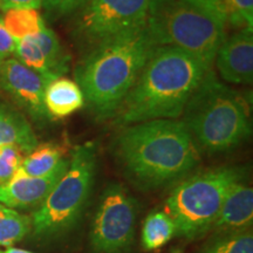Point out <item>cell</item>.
<instances>
[{"instance_id": "24", "label": "cell", "mask_w": 253, "mask_h": 253, "mask_svg": "<svg viewBox=\"0 0 253 253\" xmlns=\"http://www.w3.org/2000/svg\"><path fill=\"white\" fill-rule=\"evenodd\" d=\"M25 154L13 145L0 148V186H4L11 181L12 177L21 167Z\"/></svg>"}, {"instance_id": "9", "label": "cell", "mask_w": 253, "mask_h": 253, "mask_svg": "<svg viewBox=\"0 0 253 253\" xmlns=\"http://www.w3.org/2000/svg\"><path fill=\"white\" fill-rule=\"evenodd\" d=\"M136 204L120 184L103 191L90 230L95 253H121L130 248L135 236Z\"/></svg>"}, {"instance_id": "3", "label": "cell", "mask_w": 253, "mask_h": 253, "mask_svg": "<svg viewBox=\"0 0 253 253\" xmlns=\"http://www.w3.org/2000/svg\"><path fill=\"white\" fill-rule=\"evenodd\" d=\"M184 50L158 46L116 113L122 126L177 119L209 71Z\"/></svg>"}, {"instance_id": "17", "label": "cell", "mask_w": 253, "mask_h": 253, "mask_svg": "<svg viewBox=\"0 0 253 253\" xmlns=\"http://www.w3.org/2000/svg\"><path fill=\"white\" fill-rule=\"evenodd\" d=\"M176 236L175 224L164 211H153L145 218L142 227L141 242L147 251L162 248Z\"/></svg>"}, {"instance_id": "27", "label": "cell", "mask_w": 253, "mask_h": 253, "mask_svg": "<svg viewBox=\"0 0 253 253\" xmlns=\"http://www.w3.org/2000/svg\"><path fill=\"white\" fill-rule=\"evenodd\" d=\"M42 0H2L1 11H8L13 8H39Z\"/></svg>"}, {"instance_id": "5", "label": "cell", "mask_w": 253, "mask_h": 253, "mask_svg": "<svg viewBox=\"0 0 253 253\" xmlns=\"http://www.w3.org/2000/svg\"><path fill=\"white\" fill-rule=\"evenodd\" d=\"M183 123L195 143L210 154L225 153L251 136L248 103L212 69L190 97L183 110Z\"/></svg>"}, {"instance_id": "6", "label": "cell", "mask_w": 253, "mask_h": 253, "mask_svg": "<svg viewBox=\"0 0 253 253\" xmlns=\"http://www.w3.org/2000/svg\"><path fill=\"white\" fill-rule=\"evenodd\" d=\"M95 171V145H78L73 150L65 173L31 217L34 235L54 237L77 225L90 197Z\"/></svg>"}, {"instance_id": "16", "label": "cell", "mask_w": 253, "mask_h": 253, "mask_svg": "<svg viewBox=\"0 0 253 253\" xmlns=\"http://www.w3.org/2000/svg\"><path fill=\"white\" fill-rule=\"evenodd\" d=\"M65 161L63 149L59 144L42 143L37 145L21 163V169L31 177H45L55 171Z\"/></svg>"}, {"instance_id": "7", "label": "cell", "mask_w": 253, "mask_h": 253, "mask_svg": "<svg viewBox=\"0 0 253 253\" xmlns=\"http://www.w3.org/2000/svg\"><path fill=\"white\" fill-rule=\"evenodd\" d=\"M238 168L223 167L184 179L167 199L176 235L194 239L212 229L227 192L242 181Z\"/></svg>"}, {"instance_id": "15", "label": "cell", "mask_w": 253, "mask_h": 253, "mask_svg": "<svg viewBox=\"0 0 253 253\" xmlns=\"http://www.w3.org/2000/svg\"><path fill=\"white\" fill-rule=\"evenodd\" d=\"M13 145L25 155L38 145L33 129L26 119L5 104H0V147Z\"/></svg>"}, {"instance_id": "30", "label": "cell", "mask_w": 253, "mask_h": 253, "mask_svg": "<svg viewBox=\"0 0 253 253\" xmlns=\"http://www.w3.org/2000/svg\"><path fill=\"white\" fill-rule=\"evenodd\" d=\"M0 63H1V60H0Z\"/></svg>"}, {"instance_id": "12", "label": "cell", "mask_w": 253, "mask_h": 253, "mask_svg": "<svg viewBox=\"0 0 253 253\" xmlns=\"http://www.w3.org/2000/svg\"><path fill=\"white\" fill-rule=\"evenodd\" d=\"M216 66L221 78L236 84H250L253 80V31L239 30L226 38L218 50Z\"/></svg>"}, {"instance_id": "4", "label": "cell", "mask_w": 253, "mask_h": 253, "mask_svg": "<svg viewBox=\"0 0 253 253\" xmlns=\"http://www.w3.org/2000/svg\"><path fill=\"white\" fill-rule=\"evenodd\" d=\"M227 14L220 0H162L148 21L158 46H171L212 68L226 39Z\"/></svg>"}, {"instance_id": "1", "label": "cell", "mask_w": 253, "mask_h": 253, "mask_svg": "<svg viewBox=\"0 0 253 253\" xmlns=\"http://www.w3.org/2000/svg\"><path fill=\"white\" fill-rule=\"evenodd\" d=\"M115 148L126 175L144 189L178 181L199 161L191 134L184 123L173 119L126 126L116 138Z\"/></svg>"}, {"instance_id": "14", "label": "cell", "mask_w": 253, "mask_h": 253, "mask_svg": "<svg viewBox=\"0 0 253 253\" xmlns=\"http://www.w3.org/2000/svg\"><path fill=\"white\" fill-rule=\"evenodd\" d=\"M45 107L49 119H65L84 107V93L75 81L68 78L53 79L45 88Z\"/></svg>"}, {"instance_id": "11", "label": "cell", "mask_w": 253, "mask_h": 253, "mask_svg": "<svg viewBox=\"0 0 253 253\" xmlns=\"http://www.w3.org/2000/svg\"><path fill=\"white\" fill-rule=\"evenodd\" d=\"M68 163L65 158L54 172L45 177H31L19 168L11 181L0 186V204L11 209H38L65 173Z\"/></svg>"}, {"instance_id": "28", "label": "cell", "mask_w": 253, "mask_h": 253, "mask_svg": "<svg viewBox=\"0 0 253 253\" xmlns=\"http://www.w3.org/2000/svg\"><path fill=\"white\" fill-rule=\"evenodd\" d=\"M0 253H33L31 251H27V250H23V249H17V248H8L6 251H0Z\"/></svg>"}, {"instance_id": "13", "label": "cell", "mask_w": 253, "mask_h": 253, "mask_svg": "<svg viewBox=\"0 0 253 253\" xmlns=\"http://www.w3.org/2000/svg\"><path fill=\"white\" fill-rule=\"evenodd\" d=\"M253 224V189L242 181L227 192L212 229L219 233L248 231Z\"/></svg>"}, {"instance_id": "10", "label": "cell", "mask_w": 253, "mask_h": 253, "mask_svg": "<svg viewBox=\"0 0 253 253\" xmlns=\"http://www.w3.org/2000/svg\"><path fill=\"white\" fill-rule=\"evenodd\" d=\"M47 84L45 78L18 59L11 58L0 63V87L39 122L49 119L43 100Z\"/></svg>"}, {"instance_id": "20", "label": "cell", "mask_w": 253, "mask_h": 253, "mask_svg": "<svg viewBox=\"0 0 253 253\" xmlns=\"http://www.w3.org/2000/svg\"><path fill=\"white\" fill-rule=\"evenodd\" d=\"M32 230L31 217L0 204V246L11 248Z\"/></svg>"}, {"instance_id": "8", "label": "cell", "mask_w": 253, "mask_h": 253, "mask_svg": "<svg viewBox=\"0 0 253 253\" xmlns=\"http://www.w3.org/2000/svg\"><path fill=\"white\" fill-rule=\"evenodd\" d=\"M161 2L162 0H87L79 9L75 34L91 47L104 39L147 26Z\"/></svg>"}, {"instance_id": "25", "label": "cell", "mask_w": 253, "mask_h": 253, "mask_svg": "<svg viewBox=\"0 0 253 253\" xmlns=\"http://www.w3.org/2000/svg\"><path fill=\"white\" fill-rule=\"evenodd\" d=\"M87 0H42L41 6L50 17H63L80 9Z\"/></svg>"}, {"instance_id": "19", "label": "cell", "mask_w": 253, "mask_h": 253, "mask_svg": "<svg viewBox=\"0 0 253 253\" xmlns=\"http://www.w3.org/2000/svg\"><path fill=\"white\" fill-rule=\"evenodd\" d=\"M2 23L15 40L34 36L46 27L41 14L34 8H13L5 11Z\"/></svg>"}, {"instance_id": "23", "label": "cell", "mask_w": 253, "mask_h": 253, "mask_svg": "<svg viewBox=\"0 0 253 253\" xmlns=\"http://www.w3.org/2000/svg\"><path fill=\"white\" fill-rule=\"evenodd\" d=\"M227 14V26L244 30L253 28V0H220Z\"/></svg>"}, {"instance_id": "2", "label": "cell", "mask_w": 253, "mask_h": 253, "mask_svg": "<svg viewBox=\"0 0 253 253\" xmlns=\"http://www.w3.org/2000/svg\"><path fill=\"white\" fill-rule=\"evenodd\" d=\"M156 47L148 25L90 47L78 63L75 79L97 118L116 115Z\"/></svg>"}, {"instance_id": "26", "label": "cell", "mask_w": 253, "mask_h": 253, "mask_svg": "<svg viewBox=\"0 0 253 253\" xmlns=\"http://www.w3.org/2000/svg\"><path fill=\"white\" fill-rule=\"evenodd\" d=\"M17 41L8 33L2 23V17L0 15V60L8 58L15 50Z\"/></svg>"}, {"instance_id": "18", "label": "cell", "mask_w": 253, "mask_h": 253, "mask_svg": "<svg viewBox=\"0 0 253 253\" xmlns=\"http://www.w3.org/2000/svg\"><path fill=\"white\" fill-rule=\"evenodd\" d=\"M32 37L42 50L47 67L53 79L62 77L65 73L68 72L71 56L63 50L54 32L45 27L39 33Z\"/></svg>"}, {"instance_id": "29", "label": "cell", "mask_w": 253, "mask_h": 253, "mask_svg": "<svg viewBox=\"0 0 253 253\" xmlns=\"http://www.w3.org/2000/svg\"><path fill=\"white\" fill-rule=\"evenodd\" d=\"M171 253H182V252L179 251V250H176V251H173V252H171Z\"/></svg>"}, {"instance_id": "22", "label": "cell", "mask_w": 253, "mask_h": 253, "mask_svg": "<svg viewBox=\"0 0 253 253\" xmlns=\"http://www.w3.org/2000/svg\"><path fill=\"white\" fill-rule=\"evenodd\" d=\"M15 41H17V45H15L14 54L19 58V61L24 63L26 67L31 68L32 71L39 73L41 77L45 78L48 82L52 81L53 78L47 67L45 56L34 38L30 36Z\"/></svg>"}, {"instance_id": "21", "label": "cell", "mask_w": 253, "mask_h": 253, "mask_svg": "<svg viewBox=\"0 0 253 253\" xmlns=\"http://www.w3.org/2000/svg\"><path fill=\"white\" fill-rule=\"evenodd\" d=\"M202 253H253L251 230L218 233L205 244Z\"/></svg>"}]
</instances>
